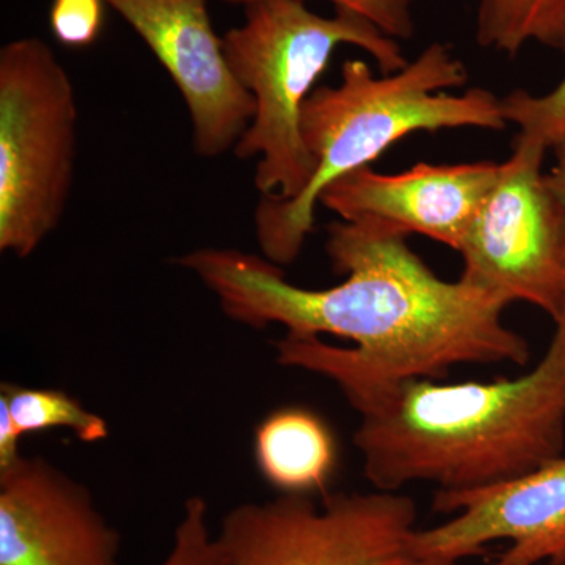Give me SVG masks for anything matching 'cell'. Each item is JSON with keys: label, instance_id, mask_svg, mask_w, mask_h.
<instances>
[{"label": "cell", "instance_id": "6da1fadb", "mask_svg": "<svg viewBox=\"0 0 565 565\" xmlns=\"http://www.w3.org/2000/svg\"><path fill=\"white\" fill-rule=\"evenodd\" d=\"M326 250L344 280L307 289L280 266L236 248H196L178 264L195 275L233 321L285 327L281 366L332 381L345 399L394 382L440 381L459 364H526L530 345L505 326L508 303L467 281H446L373 222L338 221Z\"/></svg>", "mask_w": 565, "mask_h": 565}, {"label": "cell", "instance_id": "7a4b0ae2", "mask_svg": "<svg viewBox=\"0 0 565 565\" xmlns=\"http://www.w3.org/2000/svg\"><path fill=\"white\" fill-rule=\"evenodd\" d=\"M353 445L375 490L430 482L470 492L522 478L563 456L565 337L530 373L494 382H394L348 397Z\"/></svg>", "mask_w": 565, "mask_h": 565}, {"label": "cell", "instance_id": "3957f363", "mask_svg": "<svg viewBox=\"0 0 565 565\" xmlns=\"http://www.w3.org/2000/svg\"><path fill=\"white\" fill-rule=\"evenodd\" d=\"M467 82V66L449 44L438 41L392 74L375 76L366 62H344L340 84L316 88L303 106L302 136L315 162L307 191L294 200L262 196L256 206V241L264 258L280 267L296 262L313 232L323 189L371 167L404 137L441 129H504L503 104L492 92H446Z\"/></svg>", "mask_w": 565, "mask_h": 565}, {"label": "cell", "instance_id": "277c9868", "mask_svg": "<svg viewBox=\"0 0 565 565\" xmlns=\"http://www.w3.org/2000/svg\"><path fill=\"white\" fill-rule=\"evenodd\" d=\"M222 41L234 76L255 102V115L234 154L244 161L258 158L256 191L280 200L302 195L313 178L302 110L333 52L343 44L360 47L382 74L408 63L399 43L362 14L334 9L333 17H321L305 0L252 3L245 7L244 24Z\"/></svg>", "mask_w": 565, "mask_h": 565}, {"label": "cell", "instance_id": "5b68a950", "mask_svg": "<svg viewBox=\"0 0 565 565\" xmlns=\"http://www.w3.org/2000/svg\"><path fill=\"white\" fill-rule=\"evenodd\" d=\"M77 143L68 71L36 36L0 50V252L29 258L65 214Z\"/></svg>", "mask_w": 565, "mask_h": 565}, {"label": "cell", "instance_id": "8992f818", "mask_svg": "<svg viewBox=\"0 0 565 565\" xmlns=\"http://www.w3.org/2000/svg\"><path fill=\"white\" fill-rule=\"evenodd\" d=\"M416 505L397 492L281 494L236 505L217 541L226 565H424Z\"/></svg>", "mask_w": 565, "mask_h": 565}, {"label": "cell", "instance_id": "52a82bcc", "mask_svg": "<svg viewBox=\"0 0 565 565\" xmlns=\"http://www.w3.org/2000/svg\"><path fill=\"white\" fill-rule=\"evenodd\" d=\"M546 148L516 136L497 182L465 234L460 280L557 321L565 300V214L542 172Z\"/></svg>", "mask_w": 565, "mask_h": 565}, {"label": "cell", "instance_id": "ba28073f", "mask_svg": "<svg viewBox=\"0 0 565 565\" xmlns=\"http://www.w3.org/2000/svg\"><path fill=\"white\" fill-rule=\"evenodd\" d=\"M434 509L456 514L418 530L415 555L424 565H457L508 541L490 565H565V457L514 481L470 490L437 492Z\"/></svg>", "mask_w": 565, "mask_h": 565}, {"label": "cell", "instance_id": "9c48e42d", "mask_svg": "<svg viewBox=\"0 0 565 565\" xmlns=\"http://www.w3.org/2000/svg\"><path fill=\"white\" fill-rule=\"evenodd\" d=\"M128 22L180 90L192 122L193 150L218 158L236 148L255 115L215 35L207 0H106Z\"/></svg>", "mask_w": 565, "mask_h": 565}, {"label": "cell", "instance_id": "30bf717a", "mask_svg": "<svg viewBox=\"0 0 565 565\" xmlns=\"http://www.w3.org/2000/svg\"><path fill=\"white\" fill-rule=\"evenodd\" d=\"M120 546L87 487L43 457L0 473V565H118Z\"/></svg>", "mask_w": 565, "mask_h": 565}, {"label": "cell", "instance_id": "8fae6325", "mask_svg": "<svg viewBox=\"0 0 565 565\" xmlns=\"http://www.w3.org/2000/svg\"><path fill=\"white\" fill-rule=\"evenodd\" d=\"M500 172L501 163L490 161L418 163L397 174L363 167L327 185L319 203L341 221L373 222L405 236L423 234L459 252Z\"/></svg>", "mask_w": 565, "mask_h": 565}, {"label": "cell", "instance_id": "7c38bea8", "mask_svg": "<svg viewBox=\"0 0 565 565\" xmlns=\"http://www.w3.org/2000/svg\"><path fill=\"white\" fill-rule=\"evenodd\" d=\"M337 459L332 429L308 408H278L256 427V467L282 494L310 497L322 492L337 468Z\"/></svg>", "mask_w": 565, "mask_h": 565}, {"label": "cell", "instance_id": "4fadbf2b", "mask_svg": "<svg viewBox=\"0 0 565 565\" xmlns=\"http://www.w3.org/2000/svg\"><path fill=\"white\" fill-rule=\"evenodd\" d=\"M476 41L505 55L530 43L564 52L565 0H479Z\"/></svg>", "mask_w": 565, "mask_h": 565}, {"label": "cell", "instance_id": "5bb4252c", "mask_svg": "<svg viewBox=\"0 0 565 565\" xmlns=\"http://www.w3.org/2000/svg\"><path fill=\"white\" fill-rule=\"evenodd\" d=\"M0 397L22 435L44 430H71L82 444H98L109 438V424L62 390L31 388L3 382Z\"/></svg>", "mask_w": 565, "mask_h": 565}, {"label": "cell", "instance_id": "9a60e30c", "mask_svg": "<svg viewBox=\"0 0 565 565\" xmlns=\"http://www.w3.org/2000/svg\"><path fill=\"white\" fill-rule=\"evenodd\" d=\"M501 104L505 121L519 126V136L539 141L546 150H564L565 77L546 95L515 90L501 98Z\"/></svg>", "mask_w": 565, "mask_h": 565}, {"label": "cell", "instance_id": "2e32d148", "mask_svg": "<svg viewBox=\"0 0 565 565\" xmlns=\"http://www.w3.org/2000/svg\"><path fill=\"white\" fill-rule=\"evenodd\" d=\"M207 515L210 508L202 497L185 501L174 530L172 548L159 565H226Z\"/></svg>", "mask_w": 565, "mask_h": 565}, {"label": "cell", "instance_id": "e0dca14e", "mask_svg": "<svg viewBox=\"0 0 565 565\" xmlns=\"http://www.w3.org/2000/svg\"><path fill=\"white\" fill-rule=\"evenodd\" d=\"M106 0H54L51 31L63 46L87 47L98 40Z\"/></svg>", "mask_w": 565, "mask_h": 565}, {"label": "cell", "instance_id": "ac0fdd59", "mask_svg": "<svg viewBox=\"0 0 565 565\" xmlns=\"http://www.w3.org/2000/svg\"><path fill=\"white\" fill-rule=\"evenodd\" d=\"M230 6H252L262 0H222ZM334 9L355 11L393 40L415 35L414 7L418 0H329Z\"/></svg>", "mask_w": 565, "mask_h": 565}, {"label": "cell", "instance_id": "d6986e66", "mask_svg": "<svg viewBox=\"0 0 565 565\" xmlns=\"http://www.w3.org/2000/svg\"><path fill=\"white\" fill-rule=\"evenodd\" d=\"M24 435L18 429L9 405L0 397V473L11 470L22 460L21 438Z\"/></svg>", "mask_w": 565, "mask_h": 565}, {"label": "cell", "instance_id": "ffe728a7", "mask_svg": "<svg viewBox=\"0 0 565 565\" xmlns=\"http://www.w3.org/2000/svg\"><path fill=\"white\" fill-rule=\"evenodd\" d=\"M546 182L565 214V148L556 151V163L552 172L546 174Z\"/></svg>", "mask_w": 565, "mask_h": 565}, {"label": "cell", "instance_id": "44dd1931", "mask_svg": "<svg viewBox=\"0 0 565 565\" xmlns=\"http://www.w3.org/2000/svg\"><path fill=\"white\" fill-rule=\"evenodd\" d=\"M556 332L563 333L565 337V300L563 311H561L559 319L556 321Z\"/></svg>", "mask_w": 565, "mask_h": 565}]
</instances>
